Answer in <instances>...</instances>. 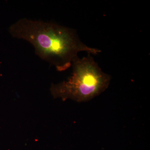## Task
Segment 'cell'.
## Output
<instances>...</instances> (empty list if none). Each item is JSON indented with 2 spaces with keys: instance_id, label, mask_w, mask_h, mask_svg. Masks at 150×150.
Returning a JSON list of instances; mask_svg holds the SVG:
<instances>
[{
  "instance_id": "obj_1",
  "label": "cell",
  "mask_w": 150,
  "mask_h": 150,
  "mask_svg": "<svg viewBox=\"0 0 150 150\" xmlns=\"http://www.w3.org/2000/svg\"><path fill=\"white\" fill-rule=\"evenodd\" d=\"M8 31L13 37L30 43L38 56L59 71L69 69L79 52L97 55L101 52L82 42L74 29L54 23L21 18Z\"/></svg>"
},
{
  "instance_id": "obj_2",
  "label": "cell",
  "mask_w": 150,
  "mask_h": 150,
  "mask_svg": "<svg viewBox=\"0 0 150 150\" xmlns=\"http://www.w3.org/2000/svg\"><path fill=\"white\" fill-rule=\"evenodd\" d=\"M72 66V74L67 81L51 86V93L55 98L86 102L108 88L111 77L103 71L90 54L82 58L78 56Z\"/></svg>"
}]
</instances>
